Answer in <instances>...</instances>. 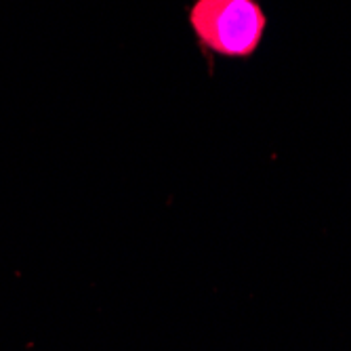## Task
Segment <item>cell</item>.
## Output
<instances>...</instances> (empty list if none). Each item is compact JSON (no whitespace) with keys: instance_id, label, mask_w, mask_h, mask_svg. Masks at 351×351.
Wrapping results in <instances>:
<instances>
[{"instance_id":"cell-1","label":"cell","mask_w":351,"mask_h":351,"mask_svg":"<svg viewBox=\"0 0 351 351\" xmlns=\"http://www.w3.org/2000/svg\"><path fill=\"white\" fill-rule=\"evenodd\" d=\"M189 25L208 55L248 59L265 36L267 15L257 0H196Z\"/></svg>"}]
</instances>
